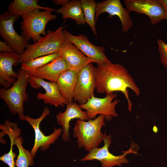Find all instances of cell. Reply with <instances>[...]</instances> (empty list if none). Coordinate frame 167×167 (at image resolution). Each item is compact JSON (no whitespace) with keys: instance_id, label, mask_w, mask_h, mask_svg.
I'll use <instances>...</instances> for the list:
<instances>
[{"instance_id":"1","label":"cell","mask_w":167,"mask_h":167,"mask_svg":"<svg viewBox=\"0 0 167 167\" xmlns=\"http://www.w3.org/2000/svg\"><path fill=\"white\" fill-rule=\"evenodd\" d=\"M95 69L97 92L105 94L106 96L115 92H121L126 99L128 110L131 111L133 104L128 89L131 90L137 96L141 92L126 68L121 64L110 61L98 64Z\"/></svg>"},{"instance_id":"2","label":"cell","mask_w":167,"mask_h":167,"mask_svg":"<svg viewBox=\"0 0 167 167\" xmlns=\"http://www.w3.org/2000/svg\"><path fill=\"white\" fill-rule=\"evenodd\" d=\"M105 116L100 115L97 118L85 121L78 119L73 129V136L77 138L76 142L79 148H84L90 152L98 147L103 141L106 132L101 131L105 125Z\"/></svg>"},{"instance_id":"3","label":"cell","mask_w":167,"mask_h":167,"mask_svg":"<svg viewBox=\"0 0 167 167\" xmlns=\"http://www.w3.org/2000/svg\"><path fill=\"white\" fill-rule=\"evenodd\" d=\"M18 73L16 80L10 88L0 89V98L13 115L17 114L20 120L25 121L24 105V103L28 100L26 89L30 77L28 73L21 68Z\"/></svg>"},{"instance_id":"4","label":"cell","mask_w":167,"mask_h":167,"mask_svg":"<svg viewBox=\"0 0 167 167\" xmlns=\"http://www.w3.org/2000/svg\"><path fill=\"white\" fill-rule=\"evenodd\" d=\"M66 26L61 25L55 31L48 30L45 35L33 44H30L19 55L16 65L38 57L58 53L66 40L64 32Z\"/></svg>"},{"instance_id":"5","label":"cell","mask_w":167,"mask_h":167,"mask_svg":"<svg viewBox=\"0 0 167 167\" xmlns=\"http://www.w3.org/2000/svg\"><path fill=\"white\" fill-rule=\"evenodd\" d=\"M52 12L47 10L40 11L39 9H36L22 15V21L20 27L22 31L21 35L28 41L32 40L34 43L41 38V35H45L47 24L57 17Z\"/></svg>"},{"instance_id":"6","label":"cell","mask_w":167,"mask_h":167,"mask_svg":"<svg viewBox=\"0 0 167 167\" xmlns=\"http://www.w3.org/2000/svg\"><path fill=\"white\" fill-rule=\"evenodd\" d=\"M20 16L6 11L0 16V34L5 42L19 55L30 45L27 39L19 34L14 27V23Z\"/></svg>"},{"instance_id":"7","label":"cell","mask_w":167,"mask_h":167,"mask_svg":"<svg viewBox=\"0 0 167 167\" xmlns=\"http://www.w3.org/2000/svg\"><path fill=\"white\" fill-rule=\"evenodd\" d=\"M111 136L106 134L103 140L104 146L101 148L96 147L92 149L80 161H85L93 160L99 161L101 167H113L116 166H121L122 164L129 162L126 155L129 153L135 152V150L130 148L128 150L123 151V153L119 156H115L109 152V148L111 142Z\"/></svg>"},{"instance_id":"8","label":"cell","mask_w":167,"mask_h":167,"mask_svg":"<svg viewBox=\"0 0 167 167\" xmlns=\"http://www.w3.org/2000/svg\"><path fill=\"white\" fill-rule=\"evenodd\" d=\"M117 96V94L114 93L102 98L93 95L85 103L79 105L82 109L87 112L89 120L94 119L97 115L100 114L103 115L106 121H109L113 117L118 116L115 108L120 100H114Z\"/></svg>"},{"instance_id":"9","label":"cell","mask_w":167,"mask_h":167,"mask_svg":"<svg viewBox=\"0 0 167 167\" xmlns=\"http://www.w3.org/2000/svg\"><path fill=\"white\" fill-rule=\"evenodd\" d=\"M50 112L49 109L45 107L41 115L38 118H32L28 115H25V121L27 122L32 127L34 132V143L30 152L34 158L39 148L42 151H45L49 148L62 133V128H54L53 132L50 135H45L40 128V124L42 121L48 115Z\"/></svg>"},{"instance_id":"10","label":"cell","mask_w":167,"mask_h":167,"mask_svg":"<svg viewBox=\"0 0 167 167\" xmlns=\"http://www.w3.org/2000/svg\"><path fill=\"white\" fill-rule=\"evenodd\" d=\"M96 85L95 67L90 63L79 71L74 91V100L79 105L85 103L94 95Z\"/></svg>"},{"instance_id":"11","label":"cell","mask_w":167,"mask_h":167,"mask_svg":"<svg viewBox=\"0 0 167 167\" xmlns=\"http://www.w3.org/2000/svg\"><path fill=\"white\" fill-rule=\"evenodd\" d=\"M64 32L66 40L77 47L91 63L95 62L98 64L110 62L105 54L104 47L92 44L86 36L82 34L75 36L65 28Z\"/></svg>"},{"instance_id":"12","label":"cell","mask_w":167,"mask_h":167,"mask_svg":"<svg viewBox=\"0 0 167 167\" xmlns=\"http://www.w3.org/2000/svg\"><path fill=\"white\" fill-rule=\"evenodd\" d=\"M123 2L130 12L144 14L148 16L152 25L166 19L165 9L159 0H124Z\"/></svg>"},{"instance_id":"13","label":"cell","mask_w":167,"mask_h":167,"mask_svg":"<svg viewBox=\"0 0 167 167\" xmlns=\"http://www.w3.org/2000/svg\"><path fill=\"white\" fill-rule=\"evenodd\" d=\"M29 77V84L32 88L38 89L41 87L45 91L44 93H37V99L43 101L45 104L56 107H63L68 103L61 94L56 83L46 81L30 75Z\"/></svg>"},{"instance_id":"14","label":"cell","mask_w":167,"mask_h":167,"mask_svg":"<svg viewBox=\"0 0 167 167\" xmlns=\"http://www.w3.org/2000/svg\"><path fill=\"white\" fill-rule=\"evenodd\" d=\"M107 13L110 18L114 15L119 19L123 32H127L133 26V23L130 15V11L124 8L119 0H106L96 3L95 19L96 21L99 15Z\"/></svg>"},{"instance_id":"15","label":"cell","mask_w":167,"mask_h":167,"mask_svg":"<svg viewBox=\"0 0 167 167\" xmlns=\"http://www.w3.org/2000/svg\"><path fill=\"white\" fill-rule=\"evenodd\" d=\"M66 109L64 112H59L56 115V122L61 126L62 129V137L65 142L71 141L70 138V122L74 119L82 120H88L87 112L83 111L75 102L67 103Z\"/></svg>"},{"instance_id":"16","label":"cell","mask_w":167,"mask_h":167,"mask_svg":"<svg viewBox=\"0 0 167 167\" xmlns=\"http://www.w3.org/2000/svg\"><path fill=\"white\" fill-rule=\"evenodd\" d=\"M19 55L15 52L0 53V85L4 88H10L16 80L18 73L13 70L16 65Z\"/></svg>"},{"instance_id":"17","label":"cell","mask_w":167,"mask_h":167,"mask_svg":"<svg viewBox=\"0 0 167 167\" xmlns=\"http://www.w3.org/2000/svg\"><path fill=\"white\" fill-rule=\"evenodd\" d=\"M68 64L71 70L79 71L90 63L88 58L72 43L66 40L58 52Z\"/></svg>"},{"instance_id":"18","label":"cell","mask_w":167,"mask_h":167,"mask_svg":"<svg viewBox=\"0 0 167 167\" xmlns=\"http://www.w3.org/2000/svg\"><path fill=\"white\" fill-rule=\"evenodd\" d=\"M69 69L70 68L68 63L59 56L41 67L27 72L30 75L56 83L60 74Z\"/></svg>"},{"instance_id":"19","label":"cell","mask_w":167,"mask_h":167,"mask_svg":"<svg viewBox=\"0 0 167 167\" xmlns=\"http://www.w3.org/2000/svg\"><path fill=\"white\" fill-rule=\"evenodd\" d=\"M79 71L71 69L62 72L56 82L61 94L68 103L73 102Z\"/></svg>"},{"instance_id":"20","label":"cell","mask_w":167,"mask_h":167,"mask_svg":"<svg viewBox=\"0 0 167 167\" xmlns=\"http://www.w3.org/2000/svg\"><path fill=\"white\" fill-rule=\"evenodd\" d=\"M62 15L63 19L70 18L75 20L77 25L85 24L80 1H69L56 11Z\"/></svg>"},{"instance_id":"21","label":"cell","mask_w":167,"mask_h":167,"mask_svg":"<svg viewBox=\"0 0 167 167\" xmlns=\"http://www.w3.org/2000/svg\"><path fill=\"white\" fill-rule=\"evenodd\" d=\"M38 0H15L9 4L8 11L13 14L22 16L36 9L54 11L55 9L42 6L38 4Z\"/></svg>"},{"instance_id":"22","label":"cell","mask_w":167,"mask_h":167,"mask_svg":"<svg viewBox=\"0 0 167 167\" xmlns=\"http://www.w3.org/2000/svg\"><path fill=\"white\" fill-rule=\"evenodd\" d=\"M20 135L15 138L14 145L18 150V154L15 161L16 167H29L34 165V157L30 151L25 149L23 146V140Z\"/></svg>"},{"instance_id":"23","label":"cell","mask_w":167,"mask_h":167,"mask_svg":"<svg viewBox=\"0 0 167 167\" xmlns=\"http://www.w3.org/2000/svg\"><path fill=\"white\" fill-rule=\"evenodd\" d=\"M80 2L85 23L90 26L93 33L97 35L95 19L97 3L94 0H81Z\"/></svg>"},{"instance_id":"24","label":"cell","mask_w":167,"mask_h":167,"mask_svg":"<svg viewBox=\"0 0 167 167\" xmlns=\"http://www.w3.org/2000/svg\"><path fill=\"white\" fill-rule=\"evenodd\" d=\"M60 56L59 53H57L38 57L22 63L21 68L27 72L32 71L51 62Z\"/></svg>"},{"instance_id":"25","label":"cell","mask_w":167,"mask_h":167,"mask_svg":"<svg viewBox=\"0 0 167 167\" xmlns=\"http://www.w3.org/2000/svg\"><path fill=\"white\" fill-rule=\"evenodd\" d=\"M13 146L14 144L11 143L9 151L0 157V161L6 164L9 167H16L15 159L17 155L13 151Z\"/></svg>"},{"instance_id":"26","label":"cell","mask_w":167,"mask_h":167,"mask_svg":"<svg viewBox=\"0 0 167 167\" xmlns=\"http://www.w3.org/2000/svg\"><path fill=\"white\" fill-rule=\"evenodd\" d=\"M157 42L161 62L167 68V44L161 39H158Z\"/></svg>"},{"instance_id":"27","label":"cell","mask_w":167,"mask_h":167,"mask_svg":"<svg viewBox=\"0 0 167 167\" xmlns=\"http://www.w3.org/2000/svg\"><path fill=\"white\" fill-rule=\"evenodd\" d=\"M0 52H14L12 48L5 41H0Z\"/></svg>"},{"instance_id":"28","label":"cell","mask_w":167,"mask_h":167,"mask_svg":"<svg viewBox=\"0 0 167 167\" xmlns=\"http://www.w3.org/2000/svg\"><path fill=\"white\" fill-rule=\"evenodd\" d=\"M53 2L57 5L63 6L66 4L69 1L68 0H53Z\"/></svg>"},{"instance_id":"29","label":"cell","mask_w":167,"mask_h":167,"mask_svg":"<svg viewBox=\"0 0 167 167\" xmlns=\"http://www.w3.org/2000/svg\"><path fill=\"white\" fill-rule=\"evenodd\" d=\"M163 6L166 13V19L167 22V0H159Z\"/></svg>"}]
</instances>
